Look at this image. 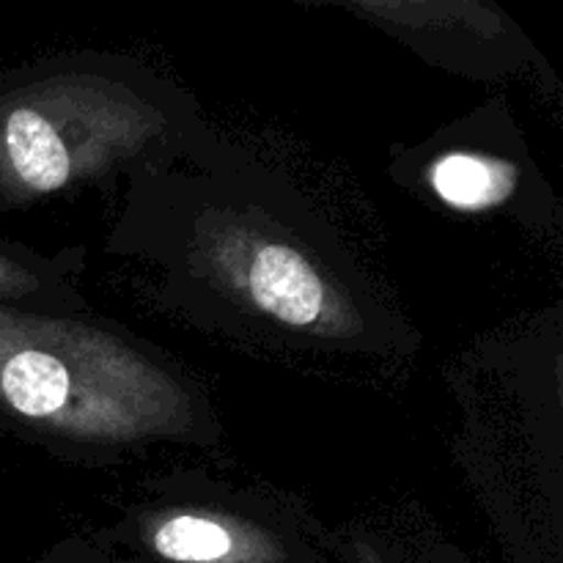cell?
<instances>
[{
  "label": "cell",
  "mask_w": 563,
  "mask_h": 563,
  "mask_svg": "<svg viewBox=\"0 0 563 563\" xmlns=\"http://www.w3.org/2000/svg\"><path fill=\"white\" fill-rule=\"evenodd\" d=\"M165 126L132 88L88 75L0 88V203L60 192L141 154Z\"/></svg>",
  "instance_id": "obj_2"
},
{
  "label": "cell",
  "mask_w": 563,
  "mask_h": 563,
  "mask_svg": "<svg viewBox=\"0 0 563 563\" xmlns=\"http://www.w3.org/2000/svg\"><path fill=\"white\" fill-rule=\"evenodd\" d=\"M432 187L449 207L482 212L498 207L515 192L517 168L484 154H445L434 163Z\"/></svg>",
  "instance_id": "obj_5"
},
{
  "label": "cell",
  "mask_w": 563,
  "mask_h": 563,
  "mask_svg": "<svg viewBox=\"0 0 563 563\" xmlns=\"http://www.w3.org/2000/svg\"><path fill=\"white\" fill-rule=\"evenodd\" d=\"M346 563H385V561H383V555H379L368 542H355V548H352Z\"/></svg>",
  "instance_id": "obj_7"
},
{
  "label": "cell",
  "mask_w": 563,
  "mask_h": 563,
  "mask_svg": "<svg viewBox=\"0 0 563 563\" xmlns=\"http://www.w3.org/2000/svg\"><path fill=\"white\" fill-rule=\"evenodd\" d=\"M201 251L220 284L284 328L333 339L361 330L350 297L300 247L247 220H218Z\"/></svg>",
  "instance_id": "obj_3"
},
{
  "label": "cell",
  "mask_w": 563,
  "mask_h": 563,
  "mask_svg": "<svg viewBox=\"0 0 563 563\" xmlns=\"http://www.w3.org/2000/svg\"><path fill=\"white\" fill-rule=\"evenodd\" d=\"M148 553L165 563H289L284 542L253 522L181 509L143 528Z\"/></svg>",
  "instance_id": "obj_4"
},
{
  "label": "cell",
  "mask_w": 563,
  "mask_h": 563,
  "mask_svg": "<svg viewBox=\"0 0 563 563\" xmlns=\"http://www.w3.org/2000/svg\"><path fill=\"white\" fill-rule=\"evenodd\" d=\"M0 418L80 443L185 434L190 394L113 333L0 306Z\"/></svg>",
  "instance_id": "obj_1"
},
{
  "label": "cell",
  "mask_w": 563,
  "mask_h": 563,
  "mask_svg": "<svg viewBox=\"0 0 563 563\" xmlns=\"http://www.w3.org/2000/svg\"><path fill=\"white\" fill-rule=\"evenodd\" d=\"M44 269L9 242H0V306L25 302L44 291Z\"/></svg>",
  "instance_id": "obj_6"
}]
</instances>
